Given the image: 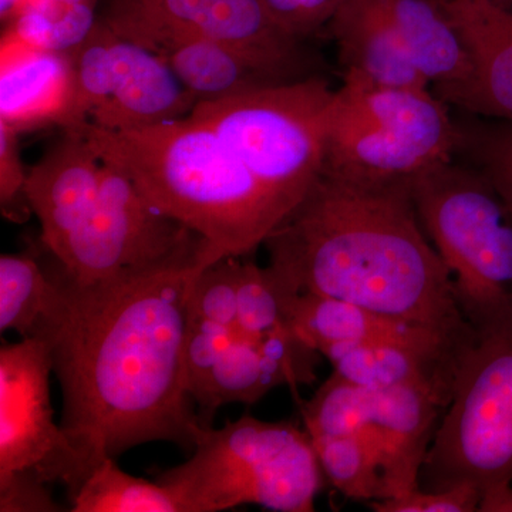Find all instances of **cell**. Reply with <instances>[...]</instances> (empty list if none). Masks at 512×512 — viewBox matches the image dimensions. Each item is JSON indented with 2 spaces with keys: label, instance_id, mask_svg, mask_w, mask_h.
I'll use <instances>...</instances> for the list:
<instances>
[{
  "label": "cell",
  "instance_id": "obj_1",
  "mask_svg": "<svg viewBox=\"0 0 512 512\" xmlns=\"http://www.w3.org/2000/svg\"><path fill=\"white\" fill-rule=\"evenodd\" d=\"M52 259L45 268L59 299L37 339L49 345L60 426L84 478L104 458L151 441L194 450L202 424L188 393L185 340L192 289L215 262L207 242L89 284Z\"/></svg>",
  "mask_w": 512,
  "mask_h": 512
},
{
  "label": "cell",
  "instance_id": "obj_2",
  "mask_svg": "<svg viewBox=\"0 0 512 512\" xmlns=\"http://www.w3.org/2000/svg\"><path fill=\"white\" fill-rule=\"evenodd\" d=\"M264 245L269 265L299 293L356 303L466 348L478 340L410 185L356 184L322 171Z\"/></svg>",
  "mask_w": 512,
  "mask_h": 512
},
{
  "label": "cell",
  "instance_id": "obj_3",
  "mask_svg": "<svg viewBox=\"0 0 512 512\" xmlns=\"http://www.w3.org/2000/svg\"><path fill=\"white\" fill-rule=\"evenodd\" d=\"M76 131L154 210L200 235L214 261L251 255L292 211L190 116L128 130L86 123Z\"/></svg>",
  "mask_w": 512,
  "mask_h": 512
},
{
  "label": "cell",
  "instance_id": "obj_4",
  "mask_svg": "<svg viewBox=\"0 0 512 512\" xmlns=\"http://www.w3.org/2000/svg\"><path fill=\"white\" fill-rule=\"evenodd\" d=\"M318 454L305 427L244 414L221 429L201 426L191 457L160 471L185 512L258 505L278 512L315 511L323 488Z\"/></svg>",
  "mask_w": 512,
  "mask_h": 512
},
{
  "label": "cell",
  "instance_id": "obj_5",
  "mask_svg": "<svg viewBox=\"0 0 512 512\" xmlns=\"http://www.w3.org/2000/svg\"><path fill=\"white\" fill-rule=\"evenodd\" d=\"M460 124L431 89L379 86L343 74L326 120L323 171L363 185H410L457 158Z\"/></svg>",
  "mask_w": 512,
  "mask_h": 512
},
{
  "label": "cell",
  "instance_id": "obj_6",
  "mask_svg": "<svg viewBox=\"0 0 512 512\" xmlns=\"http://www.w3.org/2000/svg\"><path fill=\"white\" fill-rule=\"evenodd\" d=\"M421 227L478 335L512 323V217L485 175L456 158L410 184Z\"/></svg>",
  "mask_w": 512,
  "mask_h": 512
},
{
  "label": "cell",
  "instance_id": "obj_7",
  "mask_svg": "<svg viewBox=\"0 0 512 512\" xmlns=\"http://www.w3.org/2000/svg\"><path fill=\"white\" fill-rule=\"evenodd\" d=\"M333 92L308 76L198 101L190 117L210 127L293 210L322 174Z\"/></svg>",
  "mask_w": 512,
  "mask_h": 512
},
{
  "label": "cell",
  "instance_id": "obj_8",
  "mask_svg": "<svg viewBox=\"0 0 512 512\" xmlns=\"http://www.w3.org/2000/svg\"><path fill=\"white\" fill-rule=\"evenodd\" d=\"M512 480V323L478 335L464 353L441 416L420 488H480Z\"/></svg>",
  "mask_w": 512,
  "mask_h": 512
},
{
  "label": "cell",
  "instance_id": "obj_9",
  "mask_svg": "<svg viewBox=\"0 0 512 512\" xmlns=\"http://www.w3.org/2000/svg\"><path fill=\"white\" fill-rule=\"evenodd\" d=\"M101 163L100 191L92 211L62 252L53 256L73 281L89 284L158 264L204 241L154 210L126 174Z\"/></svg>",
  "mask_w": 512,
  "mask_h": 512
},
{
  "label": "cell",
  "instance_id": "obj_10",
  "mask_svg": "<svg viewBox=\"0 0 512 512\" xmlns=\"http://www.w3.org/2000/svg\"><path fill=\"white\" fill-rule=\"evenodd\" d=\"M53 360L42 339H20L0 349V478L36 473L62 484L67 497L83 483L79 456L53 417Z\"/></svg>",
  "mask_w": 512,
  "mask_h": 512
},
{
  "label": "cell",
  "instance_id": "obj_11",
  "mask_svg": "<svg viewBox=\"0 0 512 512\" xmlns=\"http://www.w3.org/2000/svg\"><path fill=\"white\" fill-rule=\"evenodd\" d=\"M107 26L147 49L168 37L217 40L286 82L308 77L299 40L276 25L262 0H119Z\"/></svg>",
  "mask_w": 512,
  "mask_h": 512
},
{
  "label": "cell",
  "instance_id": "obj_12",
  "mask_svg": "<svg viewBox=\"0 0 512 512\" xmlns=\"http://www.w3.org/2000/svg\"><path fill=\"white\" fill-rule=\"evenodd\" d=\"M185 372L191 399L200 407L202 426H212L227 404L252 406L278 386L291 389V377L259 340L195 318L190 313L185 340Z\"/></svg>",
  "mask_w": 512,
  "mask_h": 512
},
{
  "label": "cell",
  "instance_id": "obj_13",
  "mask_svg": "<svg viewBox=\"0 0 512 512\" xmlns=\"http://www.w3.org/2000/svg\"><path fill=\"white\" fill-rule=\"evenodd\" d=\"M456 26L468 57L470 79L447 104L512 123V8L497 0H439Z\"/></svg>",
  "mask_w": 512,
  "mask_h": 512
},
{
  "label": "cell",
  "instance_id": "obj_14",
  "mask_svg": "<svg viewBox=\"0 0 512 512\" xmlns=\"http://www.w3.org/2000/svg\"><path fill=\"white\" fill-rule=\"evenodd\" d=\"M370 390L372 412L362 433L379 456L384 498L397 497L420 487L424 460L447 404L416 386Z\"/></svg>",
  "mask_w": 512,
  "mask_h": 512
},
{
  "label": "cell",
  "instance_id": "obj_15",
  "mask_svg": "<svg viewBox=\"0 0 512 512\" xmlns=\"http://www.w3.org/2000/svg\"><path fill=\"white\" fill-rule=\"evenodd\" d=\"M56 144L28 171L26 192L40 222V242L52 256L83 224L100 191L101 160L80 131H63Z\"/></svg>",
  "mask_w": 512,
  "mask_h": 512
},
{
  "label": "cell",
  "instance_id": "obj_16",
  "mask_svg": "<svg viewBox=\"0 0 512 512\" xmlns=\"http://www.w3.org/2000/svg\"><path fill=\"white\" fill-rule=\"evenodd\" d=\"M113 59V93L89 124L128 130L190 116L198 99L163 57L114 33Z\"/></svg>",
  "mask_w": 512,
  "mask_h": 512
},
{
  "label": "cell",
  "instance_id": "obj_17",
  "mask_svg": "<svg viewBox=\"0 0 512 512\" xmlns=\"http://www.w3.org/2000/svg\"><path fill=\"white\" fill-rule=\"evenodd\" d=\"M292 329L322 353L329 346L399 342L463 355L468 349L434 330L380 315L356 303L303 292L291 311Z\"/></svg>",
  "mask_w": 512,
  "mask_h": 512
},
{
  "label": "cell",
  "instance_id": "obj_18",
  "mask_svg": "<svg viewBox=\"0 0 512 512\" xmlns=\"http://www.w3.org/2000/svg\"><path fill=\"white\" fill-rule=\"evenodd\" d=\"M329 26L343 74L379 86L431 89L379 0H345Z\"/></svg>",
  "mask_w": 512,
  "mask_h": 512
},
{
  "label": "cell",
  "instance_id": "obj_19",
  "mask_svg": "<svg viewBox=\"0 0 512 512\" xmlns=\"http://www.w3.org/2000/svg\"><path fill=\"white\" fill-rule=\"evenodd\" d=\"M320 355L332 363L333 372L357 386L421 387L448 406L464 353L457 355L399 342H366L329 346Z\"/></svg>",
  "mask_w": 512,
  "mask_h": 512
},
{
  "label": "cell",
  "instance_id": "obj_20",
  "mask_svg": "<svg viewBox=\"0 0 512 512\" xmlns=\"http://www.w3.org/2000/svg\"><path fill=\"white\" fill-rule=\"evenodd\" d=\"M72 92L70 53L30 49L3 40L0 120L18 131L46 123L60 126Z\"/></svg>",
  "mask_w": 512,
  "mask_h": 512
},
{
  "label": "cell",
  "instance_id": "obj_21",
  "mask_svg": "<svg viewBox=\"0 0 512 512\" xmlns=\"http://www.w3.org/2000/svg\"><path fill=\"white\" fill-rule=\"evenodd\" d=\"M387 18L434 93L446 101L470 79L460 33L439 0H379Z\"/></svg>",
  "mask_w": 512,
  "mask_h": 512
},
{
  "label": "cell",
  "instance_id": "obj_22",
  "mask_svg": "<svg viewBox=\"0 0 512 512\" xmlns=\"http://www.w3.org/2000/svg\"><path fill=\"white\" fill-rule=\"evenodd\" d=\"M148 49L163 57L198 101L224 99L255 87L286 82L254 57L217 40L168 37Z\"/></svg>",
  "mask_w": 512,
  "mask_h": 512
},
{
  "label": "cell",
  "instance_id": "obj_23",
  "mask_svg": "<svg viewBox=\"0 0 512 512\" xmlns=\"http://www.w3.org/2000/svg\"><path fill=\"white\" fill-rule=\"evenodd\" d=\"M57 286L32 254L0 256V330L39 338L57 302Z\"/></svg>",
  "mask_w": 512,
  "mask_h": 512
},
{
  "label": "cell",
  "instance_id": "obj_24",
  "mask_svg": "<svg viewBox=\"0 0 512 512\" xmlns=\"http://www.w3.org/2000/svg\"><path fill=\"white\" fill-rule=\"evenodd\" d=\"M67 498L73 512H185L170 488L131 476L113 457L101 460Z\"/></svg>",
  "mask_w": 512,
  "mask_h": 512
},
{
  "label": "cell",
  "instance_id": "obj_25",
  "mask_svg": "<svg viewBox=\"0 0 512 512\" xmlns=\"http://www.w3.org/2000/svg\"><path fill=\"white\" fill-rule=\"evenodd\" d=\"M298 295L274 266L262 268L241 258L235 332L259 340L278 330L292 328V305Z\"/></svg>",
  "mask_w": 512,
  "mask_h": 512
},
{
  "label": "cell",
  "instance_id": "obj_26",
  "mask_svg": "<svg viewBox=\"0 0 512 512\" xmlns=\"http://www.w3.org/2000/svg\"><path fill=\"white\" fill-rule=\"evenodd\" d=\"M309 437L325 477L339 493L350 500L367 503L383 500L379 456L362 431L342 436L309 434Z\"/></svg>",
  "mask_w": 512,
  "mask_h": 512
},
{
  "label": "cell",
  "instance_id": "obj_27",
  "mask_svg": "<svg viewBox=\"0 0 512 512\" xmlns=\"http://www.w3.org/2000/svg\"><path fill=\"white\" fill-rule=\"evenodd\" d=\"M114 33L97 25L86 40L70 52L73 64V92L60 127L76 131L110 99L114 89Z\"/></svg>",
  "mask_w": 512,
  "mask_h": 512
},
{
  "label": "cell",
  "instance_id": "obj_28",
  "mask_svg": "<svg viewBox=\"0 0 512 512\" xmlns=\"http://www.w3.org/2000/svg\"><path fill=\"white\" fill-rule=\"evenodd\" d=\"M96 26L90 3L67 5L52 0H33L3 40L30 49L70 53L82 45Z\"/></svg>",
  "mask_w": 512,
  "mask_h": 512
},
{
  "label": "cell",
  "instance_id": "obj_29",
  "mask_svg": "<svg viewBox=\"0 0 512 512\" xmlns=\"http://www.w3.org/2000/svg\"><path fill=\"white\" fill-rule=\"evenodd\" d=\"M460 127L458 154H468L473 167L490 181L512 217V123Z\"/></svg>",
  "mask_w": 512,
  "mask_h": 512
},
{
  "label": "cell",
  "instance_id": "obj_30",
  "mask_svg": "<svg viewBox=\"0 0 512 512\" xmlns=\"http://www.w3.org/2000/svg\"><path fill=\"white\" fill-rule=\"evenodd\" d=\"M18 133L0 120V208L9 221L25 224L33 211L26 192L28 173L20 160Z\"/></svg>",
  "mask_w": 512,
  "mask_h": 512
},
{
  "label": "cell",
  "instance_id": "obj_31",
  "mask_svg": "<svg viewBox=\"0 0 512 512\" xmlns=\"http://www.w3.org/2000/svg\"><path fill=\"white\" fill-rule=\"evenodd\" d=\"M481 495L480 488L470 484L440 491L419 487L397 497L370 501L369 507L376 512H478Z\"/></svg>",
  "mask_w": 512,
  "mask_h": 512
},
{
  "label": "cell",
  "instance_id": "obj_32",
  "mask_svg": "<svg viewBox=\"0 0 512 512\" xmlns=\"http://www.w3.org/2000/svg\"><path fill=\"white\" fill-rule=\"evenodd\" d=\"M343 2L345 0H262L276 25L298 40L330 25Z\"/></svg>",
  "mask_w": 512,
  "mask_h": 512
},
{
  "label": "cell",
  "instance_id": "obj_33",
  "mask_svg": "<svg viewBox=\"0 0 512 512\" xmlns=\"http://www.w3.org/2000/svg\"><path fill=\"white\" fill-rule=\"evenodd\" d=\"M45 483L36 473H16L0 478V511L59 512L66 511L56 503Z\"/></svg>",
  "mask_w": 512,
  "mask_h": 512
},
{
  "label": "cell",
  "instance_id": "obj_34",
  "mask_svg": "<svg viewBox=\"0 0 512 512\" xmlns=\"http://www.w3.org/2000/svg\"><path fill=\"white\" fill-rule=\"evenodd\" d=\"M478 512H512V480L484 490Z\"/></svg>",
  "mask_w": 512,
  "mask_h": 512
},
{
  "label": "cell",
  "instance_id": "obj_35",
  "mask_svg": "<svg viewBox=\"0 0 512 512\" xmlns=\"http://www.w3.org/2000/svg\"><path fill=\"white\" fill-rule=\"evenodd\" d=\"M19 0H2V12H10L16 5H18Z\"/></svg>",
  "mask_w": 512,
  "mask_h": 512
},
{
  "label": "cell",
  "instance_id": "obj_36",
  "mask_svg": "<svg viewBox=\"0 0 512 512\" xmlns=\"http://www.w3.org/2000/svg\"><path fill=\"white\" fill-rule=\"evenodd\" d=\"M52 2L67 3V5H76V3H89V0H52Z\"/></svg>",
  "mask_w": 512,
  "mask_h": 512
},
{
  "label": "cell",
  "instance_id": "obj_37",
  "mask_svg": "<svg viewBox=\"0 0 512 512\" xmlns=\"http://www.w3.org/2000/svg\"><path fill=\"white\" fill-rule=\"evenodd\" d=\"M497 2L503 3V5L511 6L512 8V0H497Z\"/></svg>",
  "mask_w": 512,
  "mask_h": 512
}]
</instances>
